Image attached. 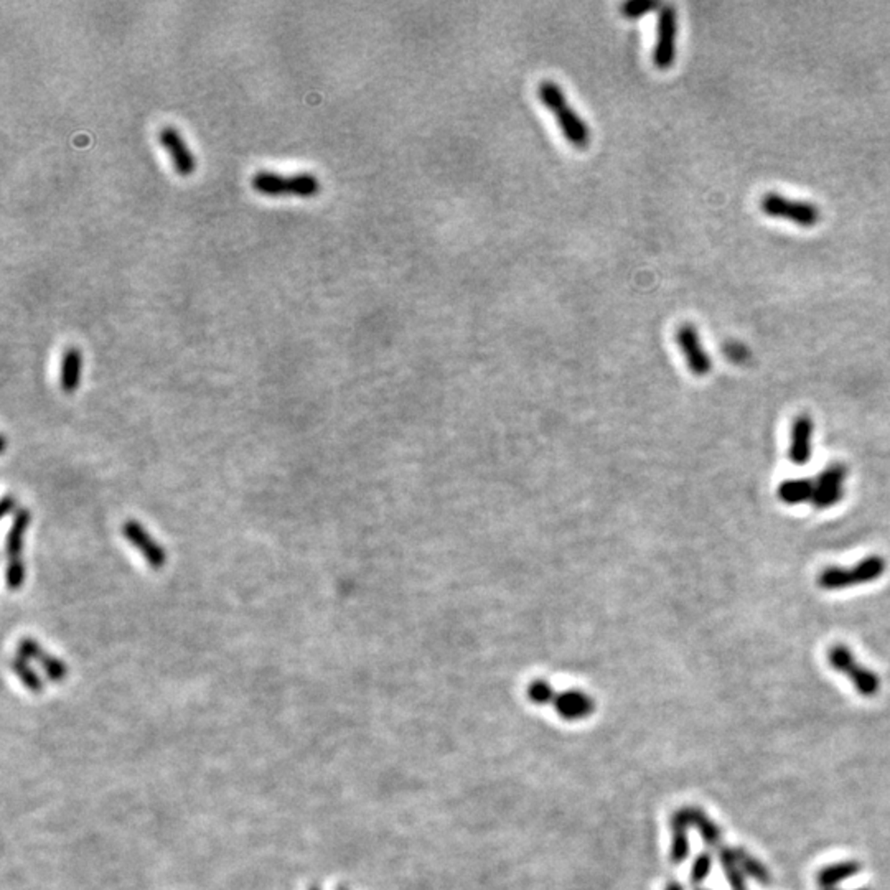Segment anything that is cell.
<instances>
[{
  "label": "cell",
  "instance_id": "6da1fadb",
  "mask_svg": "<svg viewBox=\"0 0 890 890\" xmlns=\"http://www.w3.org/2000/svg\"><path fill=\"white\" fill-rule=\"evenodd\" d=\"M538 98L556 116L557 126L561 128L565 139L577 149H586L590 142V129L586 120L571 108L563 87L556 81L544 79L538 85Z\"/></svg>",
  "mask_w": 890,
  "mask_h": 890
},
{
  "label": "cell",
  "instance_id": "7a4b0ae2",
  "mask_svg": "<svg viewBox=\"0 0 890 890\" xmlns=\"http://www.w3.org/2000/svg\"><path fill=\"white\" fill-rule=\"evenodd\" d=\"M887 563L880 556H869L861 563L853 565V569L831 565L818 576V586L823 590H841L849 587L862 586L869 582H876L886 574Z\"/></svg>",
  "mask_w": 890,
  "mask_h": 890
},
{
  "label": "cell",
  "instance_id": "3957f363",
  "mask_svg": "<svg viewBox=\"0 0 890 890\" xmlns=\"http://www.w3.org/2000/svg\"><path fill=\"white\" fill-rule=\"evenodd\" d=\"M251 186L261 195H297L309 198L320 192V180L309 172L284 177L272 170H258L251 177Z\"/></svg>",
  "mask_w": 890,
  "mask_h": 890
},
{
  "label": "cell",
  "instance_id": "277c9868",
  "mask_svg": "<svg viewBox=\"0 0 890 890\" xmlns=\"http://www.w3.org/2000/svg\"><path fill=\"white\" fill-rule=\"evenodd\" d=\"M828 663L837 673L845 674L851 683L854 684L856 691L864 697H872L878 695L880 689V680L878 674L854 658L853 652L847 648L846 645L836 643L833 645L826 653Z\"/></svg>",
  "mask_w": 890,
  "mask_h": 890
},
{
  "label": "cell",
  "instance_id": "5b68a950",
  "mask_svg": "<svg viewBox=\"0 0 890 890\" xmlns=\"http://www.w3.org/2000/svg\"><path fill=\"white\" fill-rule=\"evenodd\" d=\"M32 523V513L27 508L17 511L13 515L11 532L7 536L5 544V553H7V586L11 590H19L25 582L27 569L23 561V546H25V534L30 528Z\"/></svg>",
  "mask_w": 890,
  "mask_h": 890
},
{
  "label": "cell",
  "instance_id": "8992f818",
  "mask_svg": "<svg viewBox=\"0 0 890 890\" xmlns=\"http://www.w3.org/2000/svg\"><path fill=\"white\" fill-rule=\"evenodd\" d=\"M760 208L769 217L788 219L804 228H812L821 219L820 208L814 207L813 203L790 200L779 194H767L762 196Z\"/></svg>",
  "mask_w": 890,
  "mask_h": 890
},
{
  "label": "cell",
  "instance_id": "52a82bcc",
  "mask_svg": "<svg viewBox=\"0 0 890 890\" xmlns=\"http://www.w3.org/2000/svg\"><path fill=\"white\" fill-rule=\"evenodd\" d=\"M678 38V13L673 5H662L658 13L656 42L653 48V63L660 70H668L676 60Z\"/></svg>",
  "mask_w": 890,
  "mask_h": 890
},
{
  "label": "cell",
  "instance_id": "ba28073f",
  "mask_svg": "<svg viewBox=\"0 0 890 890\" xmlns=\"http://www.w3.org/2000/svg\"><path fill=\"white\" fill-rule=\"evenodd\" d=\"M846 477L847 468L843 464H833L814 478L813 499H812L814 508L826 510L837 505L845 497Z\"/></svg>",
  "mask_w": 890,
  "mask_h": 890
},
{
  "label": "cell",
  "instance_id": "9c48e42d",
  "mask_svg": "<svg viewBox=\"0 0 890 890\" xmlns=\"http://www.w3.org/2000/svg\"><path fill=\"white\" fill-rule=\"evenodd\" d=\"M676 343L683 353L684 361L688 363V368L695 376H706L711 371V358L707 355L706 350L703 347L701 337L697 334L695 326L683 324L676 330Z\"/></svg>",
  "mask_w": 890,
  "mask_h": 890
},
{
  "label": "cell",
  "instance_id": "30bf717a",
  "mask_svg": "<svg viewBox=\"0 0 890 890\" xmlns=\"http://www.w3.org/2000/svg\"><path fill=\"white\" fill-rule=\"evenodd\" d=\"M122 534L128 540V543L134 546L141 553L144 561L152 567L153 571L162 569L167 563V553L161 543L153 538L151 532H147L141 523L136 520L122 524Z\"/></svg>",
  "mask_w": 890,
  "mask_h": 890
},
{
  "label": "cell",
  "instance_id": "8fae6325",
  "mask_svg": "<svg viewBox=\"0 0 890 890\" xmlns=\"http://www.w3.org/2000/svg\"><path fill=\"white\" fill-rule=\"evenodd\" d=\"M157 137H159L161 145L165 149V152L169 153L177 174L180 175V177H190V175L195 172V157H194L192 151L188 149L186 142H185L182 134L178 132L177 128H174V126H163L162 129L159 131Z\"/></svg>",
  "mask_w": 890,
  "mask_h": 890
},
{
  "label": "cell",
  "instance_id": "7c38bea8",
  "mask_svg": "<svg viewBox=\"0 0 890 890\" xmlns=\"http://www.w3.org/2000/svg\"><path fill=\"white\" fill-rule=\"evenodd\" d=\"M812 441H813V419L808 414L798 416L792 425L788 457L792 464L803 467L812 458Z\"/></svg>",
  "mask_w": 890,
  "mask_h": 890
},
{
  "label": "cell",
  "instance_id": "4fadbf2b",
  "mask_svg": "<svg viewBox=\"0 0 890 890\" xmlns=\"http://www.w3.org/2000/svg\"><path fill=\"white\" fill-rule=\"evenodd\" d=\"M553 706L556 707L557 716L563 717L564 721H581L596 711L594 699L584 691L577 689L556 695Z\"/></svg>",
  "mask_w": 890,
  "mask_h": 890
},
{
  "label": "cell",
  "instance_id": "5bb4252c",
  "mask_svg": "<svg viewBox=\"0 0 890 890\" xmlns=\"http://www.w3.org/2000/svg\"><path fill=\"white\" fill-rule=\"evenodd\" d=\"M83 375V353L77 347L66 348L60 365V386L71 394L77 391Z\"/></svg>",
  "mask_w": 890,
  "mask_h": 890
},
{
  "label": "cell",
  "instance_id": "9a60e30c",
  "mask_svg": "<svg viewBox=\"0 0 890 890\" xmlns=\"http://www.w3.org/2000/svg\"><path fill=\"white\" fill-rule=\"evenodd\" d=\"M680 812L683 814L686 825L689 826V828L695 826V828L699 829V833H701V836L705 839L707 846L717 847L721 845V841H722L721 828L701 808L686 806V808H681Z\"/></svg>",
  "mask_w": 890,
  "mask_h": 890
},
{
  "label": "cell",
  "instance_id": "2e32d148",
  "mask_svg": "<svg viewBox=\"0 0 890 890\" xmlns=\"http://www.w3.org/2000/svg\"><path fill=\"white\" fill-rule=\"evenodd\" d=\"M861 862L858 861H843V862H836V864H829L826 868L821 869L816 876V882L820 887H823L825 890H831L835 886H837L839 882L843 880L851 879L853 876H856L861 872Z\"/></svg>",
  "mask_w": 890,
  "mask_h": 890
},
{
  "label": "cell",
  "instance_id": "e0dca14e",
  "mask_svg": "<svg viewBox=\"0 0 890 890\" xmlns=\"http://www.w3.org/2000/svg\"><path fill=\"white\" fill-rule=\"evenodd\" d=\"M813 490V480L808 478L787 480L779 487V499H782L785 505L812 503Z\"/></svg>",
  "mask_w": 890,
  "mask_h": 890
},
{
  "label": "cell",
  "instance_id": "ac0fdd59",
  "mask_svg": "<svg viewBox=\"0 0 890 890\" xmlns=\"http://www.w3.org/2000/svg\"><path fill=\"white\" fill-rule=\"evenodd\" d=\"M672 826V862L681 864L689 854V839H688V829L683 814L678 810L670 820Z\"/></svg>",
  "mask_w": 890,
  "mask_h": 890
},
{
  "label": "cell",
  "instance_id": "d6986e66",
  "mask_svg": "<svg viewBox=\"0 0 890 890\" xmlns=\"http://www.w3.org/2000/svg\"><path fill=\"white\" fill-rule=\"evenodd\" d=\"M19 650L25 658H33V660L42 663L46 673L50 674L52 678H60L65 674V664L54 656H50L48 653H45L44 648L32 639H23L19 645Z\"/></svg>",
  "mask_w": 890,
  "mask_h": 890
},
{
  "label": "cell",
  "instance_id": "ffe728a7",
  "mask_svg": "<svg viewBox=\"0 0 890 890\" xmlns=\"http://www.w3.org/2000/svg\"><path fill=\"white\" fill-rule=\"evenodd\" d=\"M734 856H736V861H738V866L740 870L749 876L754 880H757L762 886H769L771 882V872L769 869L765 868L759 859L754 858L750 853H747L746 849L742 847H738L734 849Z\"/></svg>",
  "mask_w": 890,
  "mask_h": 890
},
{
  "label": "cell",
  "instance_id": "44dd1931",
  "mask_svg": "<svg viewBox=\"0 0 890 890\" xmlns=\"http://www.w3.org/2000/svg\"><path fill=\"white\" fill-rule=\"evenodd\" d=\"M719 859H721L722 870H724V874H726V878H728L729 884H730V889L749 890L747 889V884H746L744 872H742L740 868L738 866V861H736V856H734V849L721 847V851H719Z\"/></svg>",
  "mask_w": 890,
  "mask_h": 890
},
{
  "label": "cell",
  "instance_id": "7402d4cb",
  "mask_svg": "<svg viewBox=\"0 0 890 890\" xmlns=\"http://www.w3.org/2000/svg\"><path fill=\"white\" fill-rule=\"evenodd\" d=\"M526 695L530 697L532 705H538V706H544V705H549V703H554V697H556V691L553 689V686L544 681V680H534L532 683L528 686V691Z\"/></svg>",
  "mask_w": 890,
  "mask_h": 890
},
{
  "label": "cell",
  "instance_id": "603a6c76",
  "mask_svg": "<svg viewBox=\"0 0 890 890\" xmlns=\"http://www.w3.org/2000/svg\"><path fill=\"white\" fill-rule=\"evenodd\" d=\"M655 9H660V5H658V2H652V0H629L620 7L622 13L629 19H640Z\"/></svg>",
  "mask_w": 890,
  "mask_h": 890
},
{
  "label": "cell",
  "instance_id": "cb8c5ba5",
  "mask_svg": "<svg viewBox=\"0 0 890 890\" xmlns=\"http://www.w3.org/2000/svg\"><path fill=\"white\" fill-rule=\"evenodd\" d=\"M711 869H713V856L709 853L697 854V858L693 862V868H691V880L695 884L705 882L711 874Z\"/></svg>",
  "mask_w": 890,
  "mask_h": 890
},
{
  "label": "cell",
  "instance_id": "d4e9b609",
  "mask_svg": "<svg viewBox=\"0 0 890 890\" xmlns=\"http://www.w3.org/2000/svg\"><path fill=\"white\" fill-rule=\"evenodd\" d=\"M12 668L15 670V673L21 674L22 676L23 681L29 684L30 688H37L38 686V680L37 676L33 674L32 668L23 662L22 658H17L12 662Z\"/></svg>",
  "mask_w": 890,
  "mask_h": 890
},
{
  "label": "cell",
  "instance_id": "484cf974",
  "mask_svg": "<svg viewBox=\"0 0 890 890\" xmlns=\"http://www.w3.org/2000/svg\"><path fill=\"white\" fill-rule=\"evenodd\" d=\"M15 508H17V501H15V499H12L11 497H5V499H4V510H2L4 516L11 515L12 510H15Z\"/></svg>",
  "mask_w": 890,
  "mask_h": 890
},
{
  "label": "cell",
  "instance_id": "4316f807",
  "mask_svg": "<svg viewBox=\"0 0 890 890\" xmlns=\"http://www.w3.org/2000/svg\"><path fill=\"white\" fill-rule=\"evenodd\" d=\"M664 890H683V887L678 882H670Z\"/></svg>",
  "mask_w": 890,
  "mask_h": 890
},
{
  "label": "cell",
  "instance_id": "83f0119b",
  "mask_svg": "<svg viewBox=\"0 0 890 890\" xmlns=\"http://www.w3.org/2000/svg\"><path fill=\"white\" fill-rule=\"evenodd\" d=\"M831 890H836V889H831ZM858 890H868V889H858Z\"/></svg>",
  "mask_w": 890,
  "mask_h": 890
},
{
  "label": "cell",
  "instance_id": "f1b7e54d",
  "mask_svg": "<svg viewBox=\"0 0 890 890\" xmlns=\"http://www.w3.org/2000/svg\"><path fill=\"white\" fill-rule=\"evenodd\" d=\"M699 890H706V889H699Z\"/></svg>",
  "mask_w": 890,
  "mask_h": 890
}]
</instances>
